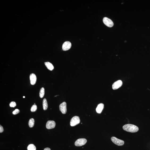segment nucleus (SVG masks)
I'll list each match as a JSON object with an SVG mask.
<instances>
[{
  "label": "nucleus",
  "mask_w": 150,
  "mask_h": 150,
  "mask_svg": "<svg viewBox=\"0 0 150 150\" xmlns=\"http://www.w3.org/2000/svg\"><path fill=\"white\" fill-rule=\"evenodd\" d=\"M123 129L126 132L131 133L137 132L139 130L138 128L136 126L131 124H126L123 127Z\"/></svg>",
  "instance_id": "1"
},
{
  "label": "nucleus",
  "mask_w": 150,
  "mask_h": 150,
  "mask_svg": "<svg viewBox=\"0 0 150 150\" xmlns=\"http://www.w3.org/2000/svg\"><path fill=\"white\" fill-rule=\"evenodd\" d=\"M80 122V120L79 117L75 116L72 118L70 122V125L71 126H74L76 125Z\"/></svg>",
  "instance_id": "2"
},
{
  "label": "nucleus",
  "mask_w": 150,
  "mask_h": 150,
  "mask_svg": "<svg viewBox=\"0 0 150 150\" xmlns=\"http://www.w3.org/2000/svg\"><path fill=\"white\" fill-rule=\"evenodd\" d=\"M111 140L114 143L118 146H122L124 144V142L123 140L119 139L115 137H112Z\"/></svg>",
  "instance_id": "3"
},
{
  "label": "nucleus",
  "mask_w": 150,
  "mask_h": 150,
  "mask_svg": "<svg viewBox=\"0 0 150 150\" xmlns=\"http://www.w3.org/2000/svg\"><path fill=\"white\" fill-rule=\"evenodd\" d=\"M103 21L106 26L109 27H112L113 26L114 23L111 20L107 17H104L103 19Z\"/></svg>",
  "instance_id": "4"
},
{
  "label": "nucleus",
  "mask_w": 150,
  "mask_h": 150,
  "mask_svg": "<svg viewBox=\"0 0 150 150\" xmlns=\"http://www.w3.org/2000/svg\"><path fill=\"white\" fill-rule=\"evenodd\" d=\"M87 140L85 138H79L76 140L75 145L76 146H81L85 145L87 143Z\"/></svg>",
  "instance_id": "5"
},
{
  "label": "nucleus",
  "mask_w": 150,
  "mask_h": 150,
  "mask_svg": "<svg viewBox=\"0 0 150 150\" xmlns=\"http://www.w3.org/2000/svg\"><path fill=\"white\" fill-rule=\"evenodd\" d=\"M123 84L122 81L121 80H118L114 83L112 84V88L114 90H117Z\"/></svg>",
  "instance_id": "6"
},
{
  "label": "nucleus",
  "mask_w": 150,
  "mask_h": 150,
  "mask_svg": "<svg viewBox=\"0 0 150 150\" xmlns=\"http://www.w3.org/2000/svg\"><path fill=\"white\" fill-rule=\"evenodd\" d=\"M59 108L61 112L63 114H65L67 112V103L65 102L62 103L59 106Z\"/></svg>",
  "instance_id": "7"
},
{
  "label": "nucleus",
  "mask_w": 150,
  "mask_h": 150,
  "mask_svg": "<svg viewBox=\"0 0 150 150\" xmlns=\"http://www.w3.org/2000/svg\"><path fill=\"white\" fill-rule=\"evenodd\" d=\"M71 46V44L70 42L69 41L66 42L62 45V49L64 51L68 50L70 49Z\"/></svg>",
  "instance_id": "8"
},
{
  "label": "nucleus",
  "mask_w": 150,
  "mask_h": 150,
  "mask_svg": "<svg viewBox=\"0 0 150 150\" xmlns=\"http://www.w3.org/2000/svg\"><path fill=\"white\" fill-rule=\"evenodd\" d=\"M56 123L54 121H48L46 123V127L48 129H54L55 127Z\"/></svg>",
  "instance_id": "9"
},
{
  "label": "nucleus",
  "mask_w": 150,
  "mask_h": 150,
  "mask_svg": "<svg viewBox=\"0 0 150 150\" xmlns=\"http://www.w3.org/2000/svg\"><path fill=\"white\" fill-rule=\"evenodd\" d=\"M30 83L31 85H35L36 82L37 80V76L34 73H32L30 75Z\"/></svg>",
  "instance_id": "10"
},
{
  "label": "nucleus",
  "mask_w": 150,
  "mask_h": 150,
  "mask_svg": "<svg viewBox=\"0 0 150 150\" xmlns=\"http://www.w3.org/2000/svg\"><path fill=\"white\" fill-rule=\"evenodd\" d=\"M104 107V104H98L96 109V111L98 113H101Z\"/></svg>",
  "instance_id": "11"
},
{
  "label": "nucleus",
  "mask_w": 150,
  "mask_h": 150,
  "mask_svg": "<svg viewBox=\"0 0 150 150\" xmlns=\"http://www.w3.org/2000/svg\"><path fill=\"white\" fill-rule=\"evenodd\" d=\"M45 66L50 71H52L54 69V67L52 64L49 62H45Z\"/></svg>",
  "instance_id": "12"
},
{
  "label": "nucleus",
  "mask_w": 150,
  "mask_h": 150,
  "mask_svg": "<svg viewBox=\"0 0 150 150\" xmlns=\"http://www.w3.org/2000/svg\"><path fill=\"white\" fill-rule=\"evenodd\" d=\"M43 110H46L48 108V104L47 101L45 98L43 100Z\"/></svg>",
  "instance_id": "13"
},
{
  "label": "nucleus",
  "mask_w": 150,
  "mask_h": 150,
  "mask_svg": "<svg viewBox=\"0 0 150 150\" xmlns=\"http://www.w3.org/2000/svg\"><path fill=\"white\" fill-rule=\"evenodd\" d=\"M34 123H35V120L34 119L32 118L29 120V127L32 128L34 126Z\"/></svg>",
  "instance_id": "14"
},
{
  "label": "nucleus",
  "mask_w": 150,
  "mask_h": 150,
  "mask_svg": "<svg viewBox=\"0 0 150 150\" xmlns=\"http://www.w3.org/2000/svg\"><path fill=\"white\" fill-rule=\"evenodd\" d=\"M45 95V89L44 88H42L40 91L39 95L40 98H42Z\"/></svg>",
  "instance_id": "15"
},
{
  "label": "nucleus",
  "mask_w": 150,
  "mask_h": 150,
  "mask_svg": "<svg viewBox=\"0 0 150 150\" xmlns=\"http://www.w3.org/2000/svg\"><path fill=\"white\" fill-rule=\"evenodd\" d=\"M28 150H36V146L33 144H31L29 145L28 146Z\"/></svg>",
  "instance_id": "16"
},
{
  "label": "nucleus",
  "mask_w": 150,
  "mask_h": 150,
  "mask_svg": "<svg viewBox=\"0 0 150 150\" xmlns=\"http://www.w3.org/2000/svg\"><path fill=\"white\" fill-rule=\"evenodd\" d=\"M37 109V106L36 104L33 105L31 109V111L32 112H35Z\"/></svg>",
  "instance_id": "17"
},
{
  "label": "nucleus",
  "mask_w": 150,
  "mask_h": 150,
  "mask_svg": "<svg viewBox=\"0 0 150 150\" xmlns=\"http://www.w3.org/2000/svg\"><path fill=\"white\" fill-rule=\"evenodd\" d=\"M10 106L11 107H15L16 106V104L14 101H12L10 104Z\"/></svg>",
  "instance_id": "18"
},
{
  "label": "nucleus",
  "mask_w": 150,
  "mask_h": 150,
  "mask_svg": "<svg viewBox=\"0 0 150 150\" xmlns=\"http://www.w3.org/2000/svg\"><path fill=\"white\" fill-rule=\"evenodd\" d=\"M20 112V110L18 109H16L13 112H12V114L13 115H15L18 114Z\"/></svg>",
  "instance_id": "19"
},
{
  "label": "nucleus",
  "mask_w": 150,
  "mask_h": 150,
  "mask_svg": "<svg viewBox=\"0 0 150 150\" xmlns=\"http://www.w3.org/2000/svg\"><path fill=\"white\" fill-rule=\"evenodd\" d=\"M4 129L2 126L0 125V133H1L4 132Z\"/></svg>",
  "instance_id": "20"
},
{
  "label": "nucleus",
  "mask_w": 150,
  "mask_h": 150,
  "mask_svg": "<svg viewBox=\"0 0 150 150\" xmlns=\"http://www.w3.org/2000/svg\"><path fill=\"white\" fill-rule=\"evenodd\" d=\"M44 150H51L49 148H45Z\"/></svg>",
  "instance_id": "21"
},
{
  "label": "nucleus",
  "mask_w": 150,
  "mask_h": 150,
  "mask_svg": "<svg viewBox=\"0 0 150 150\" xmlns=\"http://www.w3.org/2000/svg\"><path fill=\"white\" fill-rule=\"evenodd\" d=\"M25 98V96H23V98Z\"/></svg>",
  "instance_id": "22"
}]
</instances>
